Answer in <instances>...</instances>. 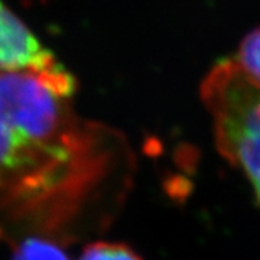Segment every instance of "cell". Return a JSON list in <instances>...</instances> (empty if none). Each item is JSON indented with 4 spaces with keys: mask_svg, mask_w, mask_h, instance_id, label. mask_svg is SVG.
Returning <instances> with one entry per match:
<instances>
[{
    "mask_svg": "<svg viewBox=\"0 0 260 260\" xmlns=\"http://www.w3.org/2000/svg\"><path fill=\"white\" fill-rule=\"evenodd\" d=\"M62 68L26 25L0 3V71L49 75Z\"/></svg>",
    "mask_w": 260,
    "mask_h": 260,
    "instance_id": "3957f363",
    "label": "cell"
},
{
    "mask_svg": "<svg viewBox=\"0 0 260 260\" xmlns=\"http://www.w3.org/2000/svg\"><path fill=\"white\" fill-rule=\"evenodd\" d=\"M80 260H142L136 251L120 243H93L84 249Z\"/></svg>",
    "mask_w": 260,
    "mask_h": 260,
    "instance_id": "8992f818",
    "label": "cell"
},
{
    "mask_svg": "<svg viewBox=\"0 0 260 260\" xmlns=\"http://www.w3.org/2000/svg\"><path fill=\"white\" fill-rule=\"evenodd\" d=\"M234 61L244 71V74L260 85V28L243 39Z\"/></svg>",
    "mask_w": 260,
    "mask_h": 260,
    "instance_id": "277c9868",
    "label": "cell"
},
{
    "mask_svg": "<svg viewBox=\"0 0 260 260\" xmlns=\"http://www.w3.org/2000/svg\"><path fill=\"white\" fill-rule=\"evenodd\" d=\"M13 260H68L55 243L29 237L15 249Z\"/></svg>",
    "mask_w": 260,
    "mask_h": 260,
    "instance_id": "5b68a950",
    "label": "cell"
},
{
    "mask_svg": "<svg viewBox=\"0 0 260 260\" xmlns=\"http://www.w3.org/2000/svg\"><path fill=\"white\" fill-rule=\"evenodd\" d=\"M220 153L250 182L260 205V85L234 59L217 64L201 87Z\"/></svg>",
    "mask_w": 260,
    "mask_h": 260,
    "instance_id": "7a4b0ae2",
    "label": "cell"
},
{
    "mask_svg": "<svg viewBox=\"0 0 260 260\" xmlns=\"http://www.w3.org/2000/svg\"><path fill=\"white\" fill-rule=\"evenodd\" d=\"M95 129L35 73L0 71V195L22 211L73 203L94 175Z\"/></svg>",
    "mask_w": 260,
    "mask_h": 260,
    "instance_id": "6da1fadb",
    "label": "cell"
}]
</instances>
